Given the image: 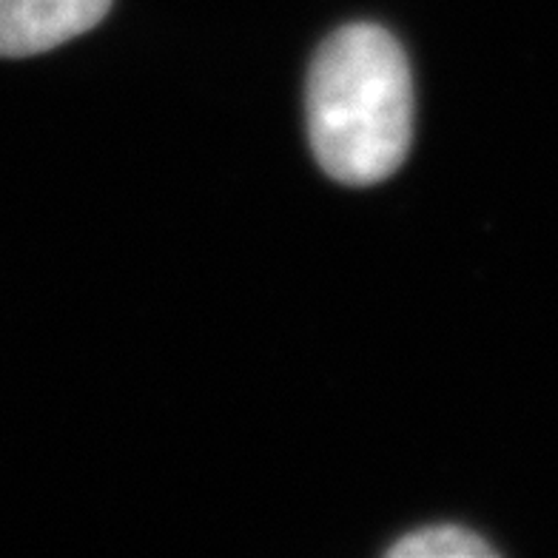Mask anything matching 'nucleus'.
I'll use <instances>...</instances> for the list:
<instances>
[{"label": "nucleus", "mask_w": 558, "mask_h": 558, "mask_svg": "<svg viewBox=\"0 0 558 558\" xmlns=\"http://www.w3.org/2000/svg\"><path fill=\"white\" fill-rule=\"evenodd\" d=\"M111 0H0V58H29L104 21Z\"/></svg>", "instance_id": "obj_2"}, {"label": "nucleus", "mask_w": 558, "mask_h": 558, "mask_svg": "<svg viewBox=\"0 0 558 558\" xmlns=\"http://www.w3.org/2000/svg\"><path fill=\"white\" fill-rule=\"evenodd\" d=\"M393 558H490L496 556L490 544L471 530L456 524L416 530L388 550Z\"/></svg>", "instance_id": "obj_3"}, {"label": "nucleus", "mask_w": 558, "mask_h": 558, "mask_svg": "<svg viewBox=\"0 0 558 558\" xmlns=\"http://www.w3.org/2000/svg\"><path fill=\"white\" fill-rule=\"evenodd\" d=\"M316 162L345 185L388 180L411 151L413 83L402 46L374 23H351L316 52L308 74Z\"/></svg>", "instance_id": "obj_1"}]
</instances>
